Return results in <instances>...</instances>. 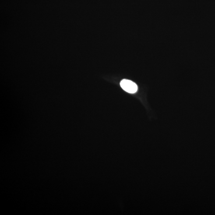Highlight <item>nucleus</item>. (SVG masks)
Returning <instances> with one entry per match:
<instances>
[{"instance_id": "nucleus-1", "label": "nucleus", "mask_w": 215, "mask_h": 215, "mask_svg": "<svg viewBox=\"0 0 215 215\" xmlns=\"http://www.w3.org/2000/svg\"><path fill=\"white\" fill-rule=\"evenodd\" d=\"M120 85L124 90L128 93H134L138 90V86L136 84L130 80L123 79Z\"/></svg>"}]
</instances>
